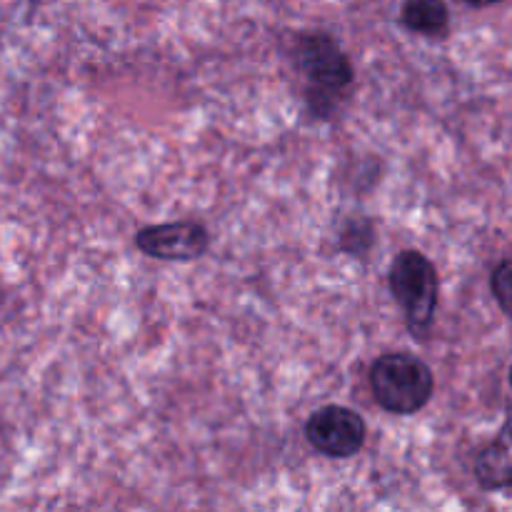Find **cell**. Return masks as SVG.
<instances>
[{
  "label": "cell",
  "mask_w": 512,
  "mask_h": 512,
  "mask_svg": "<svg viewBox=\"0 0 512 512\" xmlns=\"http://www.w3.org/2000/svg\"><path fill=\"white\" fill-rule=\"evenodd\" d=\"M435 380L428 365L408 353H385L370 368L375 403L395 415H413L433 398Z\"/></svg>",
  "instance_id": "cell-1"
},
{
  "label": "cell",
  "mask_w": 512,
  "mask_h": 512,
  "mask_svg": "<svg viewBox=\"0 0 512 512\" xmlns=\"http://www.w3.org/2000/svg\"><path fill=\"white\" fill-rule=\"evenodd\" d=\"M390 293L403 308L408 328L423 333L430 328L438 308V270L418 250H403L390 265Z\"/></svg>",
  "instance_id": "cell-2"
},
{
  "label": "cell",
  "mask_w": 512,
  "mask_h": 512,
  "mask_svg": "<svg viewBox=\"0 0 512 512\" xmlns=\"http://www.w3.org/2000/svg\"><path fill=\"white\" fill-rule=\"evenodd\" d=\"M365 420L345 405H325L305 423V438L328 458H353L365 445Z\"/></svg>",
  "instance_id": "cell-3"
},
{
  "label": "cell",
  "mask_w": 512,
  "mask_h": 512,
  "mask_svg": "<svg viewBox=\"0 0 512 512\" xmlns=\"http://www.w3.org/2000/svg\"><path fill=\"white\" fill-rule=\"evenodd\" d=\"M135 245L148 258L188 263L203 258L205 250L210 248V235L205 225L183 220V223L148 225L135 235Z\"/></svg>",
  "instance_id": "cell-4"
},
{
  "label": "cell",
  "mask_w": 512,
  "mask_h": 512,
  "mask_svg": "<svg viewBox=\"0 0 512 512\" xmlns=\"http://www.w3.org/2000/svg\"><path fill=\"white\" fill-rule=\"evenodd\" d=\"M298 65L318 90H343L353 83V65L330 35L315 33L300 38Z\"/></svg>",
  "instance_id": "cell-5"
},
{
  "label": "cell",
  "mask_w": 512,
  "mask_h": 512,
  "mask_svg": "<svg viewBox=\"0 0 512 512\" xmlns=\"http://www.w3.org/2000/svg\"><path fill=\"white\" fill-rule=\"evenodd\" d=\"M475 478L485 490L512 488V415L498 438L480 450L475 460Z\"/></svg>",
  "instance_id": "cell-6"
},
{
  "label": "cell",
  "mask_w": 512,
  "mask_h": 512,
  "mask_svg": "<svg viewBox=\"0 0 512 512\" xmlns=\"http://www.w3.org/2000/svg\"><path fill=\"white\" fill-rule=\"evenodd\" d=\"M400 20L418 35H443L450 25V10L445 0H405Z\"/></svg>",
  "instance_id": "cell-7"
},
{
  "label": "cell",
  "mask_w": 512,
  "mask_h": 512,
  "mask_svg": "<svg viewBox=\"0 0 512 512\" xmlns=\"http://www.w3.org/2000/svg\"><path fill=\"white\" fill-rule=\"evenodd\" d=\"M490 288H493V295L500 308H503V313H508L512 318V260H503L495 268L493 278H490Z\"/></svg>",
  "instance_id": "cell-8"
},
{
  "label": "cell",
  "mask_w": 512,
  "mask_h": 512,
  "mask_svg": "<svg viewBox=\"0 0 512 512\" xmlns=\"http://www.w3.org/2000/svg\"><path fill=\"white\" fill-rule=\"evenodd\" d=\"M465 3L478 5V8H483V5H495V3H503V0H465Z\"/></svg>",
  "instance_id": "cell-9"
},
{
  "label": "cell",
  "mask_w": 512,
  "mask_h": 512,
  "mask_svg": "<svg viewBox=\"0 0 512 512\" xmlns=\"http://www.w3.org/2000/svg\"><path fill=\"white\" fill-rule=\"evenodd\" d=\"M510 385H512V368H510Z\"/></svg>",
  "instance_id": "cell-10"
}]
</instances>
